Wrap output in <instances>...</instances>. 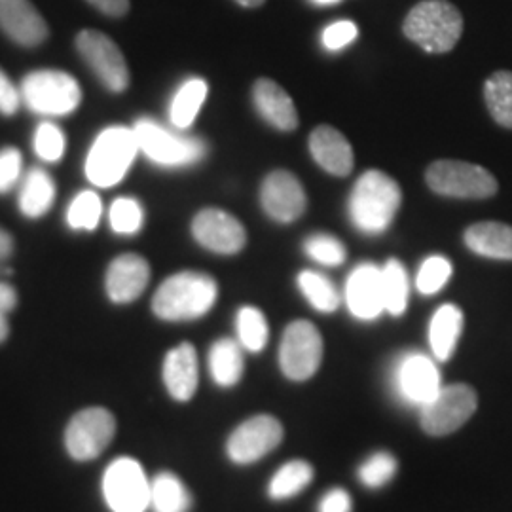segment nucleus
<instances>
[{
    "mask_svg": "<svg viewBox=\"0 0 512 512\" xmlns=\"http://www.w3.org/2000/svg\"><path fill=\"white\" fill-rule=\"evenodd\" d=\"M353 503L346 490L342 488H332L330 492L323 495L319 503V512H351Z\"/></svg>",
    "mask_w": 512,
    "mask_h": 512,
    "instance_id": "43",
    "label": "nucleus"
},
{
    "mask_svg": "<svg viewBox=\"0 0 512 512\" xmlns=\"http://www.w3.org/2000/svg\"><path fill=\"white\" fill-rule=\"evenodd\" d=\"M463 330V311L454 304H446L437 310L429 327V344L439 361H448L458 346Z\"/></svg>",
    "mask_w": 512,
    "mask_h": 512,
    "instance_id": "25",
    "label": "nucleus"
},
{
    "mask_svg": "<svg viewBox=\"0 0 512 512\" xmlns=\"http://www.w3.org/2000/svg\"><path fill=\"white\" fill-rule=\"evenodd\" d=\"M192 495L173 473H160L150 480V509L154 512H188Z\"/></svg>",
    "mask_w": 512,
    "mask_h": 512,
    "instance_id": "27",
    "label": "nucleus"
},
{
    "mask_svg": "<svg viewBox=\"0 0 512 512\" xmlns=\"http://www.w3.org/2000/svg\"><path fill=\"white\" fill-rule=\"evenodd\" d=\"M349 311L363 321L376 319L384 310L382 270L374 264H361L349 275L346 287Z\"/></svg>",
    "mask_w": 512,
    "mask_h": 512,
    "instance_id": "19",
    "label": "nucleus"
},
{
    "mask_svg": "<svg viewBox=\"0 0 512 512\" xmlns=\"http://www.w3.org/2000/svg\"><path fill=\"white\" fill-rule=\"evenodd\" d=\"M323 361V338L310 321H294L281 340L279 365L293 382H306Z\"/></svg>",
    "mask_w": 512,
    "mask_h": 512,
    "instance_id": "10",
    "label": "nucleus"
},
{
    "mask_svg": "<svg viewBox=\"0 0 512 512\" xmlns=\"http://www.w3.org/2000/svg\"><path fill=\"white\" fill-rule=\"evenodd\" d=\"M357 25L353 21H334L323 31V44L330 52L342 50L357 38Z\"/></svg>",
    "mask_w": 512,
    "mask_h": 512,
    "instance_id": "41",
    "label": "nucleus"
},
{
    "mask_svg": "<svg viewBox=\"0 0 512 512\" xmlns=\"http://www.w3.org/2000/svg\"><path fill=\"white\" fill-rule=\"evenodd\" d=\"M238 4L241 6H245V8H258V6H262L266 0H236Z\"/></svg>",
    "mask_w": 512,
    "mask_h": 512,
    "instance_id": "48",
    "label": "nucleus"
},
{
    "mask_svg": "<svg viewBox=\"0 0 512 512\" xmlns=\"http://www.w3.org/2000/svg\"><path fill=\"white\" fill-rule=\"evenodd\" d=\"M393 387L404 404L421 408L433 401L442 387L437 365L420 353L406 355L395 366Z\"/></svg>",
    "mask_w": 512,
    "mask_h": 512,
    "instance_id": "14",
    "label": "nucleus"
},
{
    "mask_svg": "<svg viewBox=\"0 0 512 512\" xmlns=\"http://www.w3.org/2000/svg\"><path fill=\"white\" fill-rule=\"evenodd\" d=\"M484 99L494 116L495 122L503 128L512 129V73L497 71L484 84Z\"/></svg>",
    "mask_w": 512,
    "mask_h": 512,
    "instance_id": "30",
    "label": "nucleus"
},
{
    "mask_svg": "<svg viewBox=\"0 0 512 512\" xmlns=\"http://www.w3.org/2000/svg\"><path fill=\"white\" fill-rule=\"evenodd\" d=\"M425 181L435 194L459 200H488L499 188L488 169L461 160L433 162L425 173Z\"/></svg>",
    "mask_w": 512,
    "mask_h": 512,
    "instance_id": "5",
    "label": "nucleus"
},
{
    "mask_svg": "<svg viewBox=\"0 0 512 512\" xmlns=\"http://www.w3.org/2000/svg\"><path fill=\"white\" fill-rule=\"evenodd\" d=\"M311 478H313V467L308 461H302V459L289 461L272 476L268 495L275 501L291 499L310 486Z\"/></svg>",
    "mask_w": 512,
    "mask_h": 512,
    "instance_id": "29",
    "label": "nucleus"
},
{
    "mask_svg": "<svg viewBox=\"0 0 512 512\" xmlns=\"http://www.w3.org/2000/svg\"><path fill=\"white\" fill-rule=\"evenodd\" d=\"M450 277L452 264L444 256H431L421 264L416 285L421 294H437L446 287Z\"/></svg>",
    "mask_w": 512,
    "mask_h": 512,
    "instance_id": "37",
    "label": "nucleus"
},
{
    "mask_svg": "<svg viewBox=\"0 0 512 512\" xmlns=\"http://www.w3.org/2000/svg\"><path fill=\"white\" fill-rule=\"evenodd\" d=\"M313 2H317V4H334L338 0H313Z\"/></svg>",
    "mask_w": 512,
    "mask_h": 512,
    "instance_id": "49",
    "label": "nucleus"
},
{
    "mask_svg": "<svg viewBox=\"0 0 512 512\" xmlns=\"http://www.w3.org/2000/svg\"><path fill=\"white\" fill-rule=\"evenodd\" d=\"M207 97V84L202 78H192L188 82H184L179 88V92L175 93L171 109H169V118L171 124L177 129H188L198 112L202 109L203 101Z\"/></svg>",
    "mask_w": 512,
    "mask_h": 512,
    "instance_id": "28",
    "label": "nucleus"
},
{
    "mask_svg": "<svg viewBox=\"0 0 512 512\" xmlns=\"http://www.w3.org/2000/svg\"><path fill=\"white\" fill-rule=\"evenodd\" d=\"M209 370L220 387H234L241 380L245 361L241 344L230 338H222L209 351Z\"/></svg>",
    "mask_w": 512,
    "mask_h": 512,
    "instance_id": "26",
    "label": "nucleus"
},
{
    "mask_svg": "<svg viewBox=\"0 0 512 512\" xmlns=\"http://www.w3.org/2000/svg\"><path fill=\"white\" fill-rule=\"evenodd\" d=\"M139 150L133 128L112 126L99 133L86 160V177L99 188L120 183Z\"/></svg>",
    "mask_w": 512,
    "mask_h": 512,
    "instance_id": "4",
    "label": "nucleus"
},
{
    "mask_svg": "<svg viewBox=\"0 0 512 512\" xmlns=\"http://www.w3.org/2000/svg\"><path fill=\"white\" fill-rule=\"evenodd\" d=\"M403 33L429 54H446L463 35V16L448 0H423L404 18Z\"/></svg>",
    "mask_w": 512,
    "mask_h": 512,
    "instance_id": "3",
    "label": "nucleus"
},
{
    "mask_svg": "<svg viewBox=\"0 0 512 512\" xmlns=\"http://www.w3.org/2000/svg\"><path fill=\"white\" fill-rule=\"evenodd\" d=\"M465 245L476 255L512 260V226L503 222H476L465 230Z\"/></svg>",
    "mask_w": 512,
    "mask_h": 512,
    "instance_id": "23",
    "label": "nucleus"
},
{
    "mask_svg": "<svg viewBox=\"0 0 512 512\" xmlns=\"http://www.w3.org/2000/svg\"><path fill=\"white\" fill-rule=\"evenodd\" d=\"M21 101L37 114L65 116L73 112L82 99V92L73 76L63 71H33L21 82Z\"/></svg>",
    "mask_w": 512,
    "mask_h": 512,
    "instance_id": "6",
    "label": "nucleus"
},
{
    "mask_svg": "<svg viewBox=\"0 0 512 512\" xmlns=\"http://www.w3.org/2000/svg\"><path fill=\"white\" fill-rule=\"evenodd\" d=\"M255 105L260 116L275 129L294 131L298 128V110L293 97L270 78L256 80L253 88Z\"/></svg>",
    "mask_w": 512,
    "mask_h": 512,
    "instance_id": "22",
    "label": "nucleus"
},
{
    "mask_svg": "<svg viewBox=\"0 0 512 512\" xmlns=\"http://www.w3.org/2000/svg\"><path fill=\"white\" fill-rule=\"evenodd\" d=\"M76 48L107 90L114 93L128 90V63L112 38L86 29L76 37Z\"/></svg>",
    "mask_w": 512,
    "mask_h": 512,
    "instance_id": "12",
    "label": "nucleus"
},
{
    "mask_svg": "<svg viewBox=\"0 0 512 512\" xmlns=\"http://www.w3.org/2000/svg\"><path fill=\"white\" fill-rule=\"evenodd\" d=\"M101 213V198L92 190H84L69 205L67 222L73 230H95L101 220Z\"/></svg>",
    "mask_w": 512,
    "mask_h": 512,
    "instance_id": "34",
    "label": "nucleus"
},
{
    "mask_svg": "<svg viewBox=\"0 0 512 512\" xmlns=\"http://www.w3.org/2000/svg\"><path fill=\"white\" fill-rule=\"evenodd\" d=\"M217 281L202 272H181L167 277L152 298V311L164 321H194L215 306Z\"/></svg>",
    "mask_w": 512,
    "mask_h": 512,
    "instance_id": "1",
    "label": "nucleus"
},
{
    "mask_svg": "<svg viewBox=\"0 0 512 512\" xmlns=\"http://www.w3.org/2000/svg\"><path fill=\"white\" fill-rule=\"evenodd\" d=\"M384 310L391 315H403L408 306V275L399 260H389L382 270Z\"/></svg>",
    "mask_w": 512,
    "mask_h": 512,
    "instance_id": "31",
    "label": "nucleus"
},
{
    "mask_svg": "<svg viewBox=\"0 0 512 512\" xmlns=\"http://www.w3.org/2000/svg\"><path fill=\"white\" fill-rule=\"evenodd\" d=\"M401 186L384 171L372 169L361 175L349 198V215L359 230L380 234L393 222L401 207Z\"/></svg>",
    "mask_w": 512,
    "mask_h": 512,
    "instance_id": "2",
    "label": "nucleus"
},
{
    "mask_svg": "<svg viewBox=\"0 0 512 512\" xmlns=\"http://www.w3.org/2000/svg\"><path fill=\"white\" fill-rule=\"evenodd\" d=\"M18 306V293L8 283L0 281V313L8 315L10 311Z\"/></svg>",
    "mask_w": 512,
    "mask_h": 512,
    "instance_id": "45",
    "label": "nucleus"
},
{
    "mask_svg": "<svg viewBox=\"0 0 512 512\" xmlns=\"http://www.w3.org/2000/svg\"><path fill=\"white\" fill-rule=\"evenodd\" d=\"M21 177V154L16 148L0 150V194H6L14 188Z\"/></svg>",
    "mask_w": 512,
    "mask_h": 512,
    "instance_id": "40",
    "label": "nucleus"
},
{
    "mask_svg": "<svg viewBox=\"0 0 512 512\" xmlns=\"http://www.w3.org/2000/svg\"><path fill=\"white\" fill-rule=\"evenodd\" d=\"M12 253H14V239L6 230L0 228V262L10 258Z\"/></svg>",
    "mask_w": 512,
    "mask_h": 512,
    "instance_id": "46",
    "label": "nucleus"
},
{
    "mask_svg": "<svg viewBox=\"0 0 512 512\" xmlns=\"http://www.w3.org/2000/svg\"><path fill=\"white\" fill-rule=\"evenodd\" d=\"M150 266L143 256L126 253L114 258L107 270V294L114 304H129L145 293Z\"/></svg>",
    "mask_w": 512,
    "mask_h": 512,
    "instance_id": "18",
    "label": "nucleus"
},
{
    "mask_svg": "<svg viewBox=\"0 0 512 512\" xmlns=\"http://www.w3.org/2000/svg\"><path fill=\"white\" fill-rule=\"evenodd\" d=\"M306 253L319 264L325 266H340L346 260V247L340 239L332 238L329 234H315L304 243Z\"/></svg>",
    "mask_w": 512,
    "mask_h": 512,
    "instance_id": "38",
    "label": "nucleus"
},
{
    "mask_svg": "<svg viewBox=\"0 0 512 512\" xmlns=\"http://www.w3.org/2000/svg\"><path fill=\"white\" fill-rule=\"evenodd\" d=\"M298 287L315 310L332 313L340 306V294L325 275L306 270L298 275Z\"/></svg>",
    "mask_w": 512,
    "mask_h": 512,
    "instance_id": "32",
    "label": "nucleus"
},
{
    "mask_svg": "<svg viewBox=\"0 0 512 512\" xmlns=\"http://www.w3.org/2000/svg\"><path fill=\"white\" fill-rule=\"evenodd\" d=\"M236 327H238V338L241 348L258 353L266 348L268 344V323L264 313L251 306H245L238 311V319H236Z\"/></svg>",
    "mask_w": 512,
    "mask_h": 512,
    "instance_id": "33",
    "label": "nucleus"
},
{
    "mask_svg": "<svg viewBox=\"0 0 512 512\" xmlns=\"http://www.w3.org/2000/svg\"><path fill=\"white\" fill-rule=\"evenodd\" d=\"M35 152L44 162H57L65 152V135L52 122H42L35 133Z\"/></svg>",
    "mask_w": 512,
    "mask_h": 512,
    "instance_id": "39",
    "label": "nucleus"
},
{
    "mask_svg": "<svg viewBox=\"0 0 512 512\" xmlns=\"http://www.w3.org/2000/svg\"><path fill=\"white\" fill-rule=\"evenodd\" d=\"M313 160L330 175L346 177L353 171V148L342 131L330 126H319L310 135Z\"/></svg>",
    "mask_w": 512,
    "mask_h": 512,
    "instance_id": "21",
    "label": "nucleus"
},
{
    "mask_svg": "<svg viewBox=\"0 0 512 512\" xmlns=\"http://www.w3.org/2000/svg\"><path fill=\"white\" fill-rule=\"evenodd\" d=\"M19 103H21V92L0 69V112L4 116H12L18 112Z\"/></svg>",
    "mask_w": 512,
    "mask_h": 512,
    "instance_id": "42",
    "label": "nucleus"
},
{
    "mask_svg": "<svg viewBox=\"0 0 512 512\" xmlns=\"http://www.w3.org/2000/svg\"><path fill=\"white\" fill-rule=\"evenodd\" d=\"M0 29L25 48L48 38V25L31 0H0Z\"/></svg>",
    "mask_w": 512,
    "mask_h": 512,
    "instance_id": "17",
    "label": "nucleus"
},
{
    "mask_svg": "<svg viewBox=\"0 0 512 512\" xmlns=\"http://www.w3.org/2000/svg\"><path fill=\"white\" fill-rule=\"evenodd\" d=\"M114 433L116 420L107 408H84L67 425L65 448L76 461H92L105 452Z\"/></svg>",
    "mask_w": 512,
    "mask_h": 512,
    "instance_id": "11",
    "label": "nucleus"
},
{
    "mask_svg": "<svg viewBox=\"0 0 512 512\" xmlns=\"http://www.w3.org/2000/svg\"><path fill=\"white\" fill-rule=\"evenodd\" d=\"M260 203L270 219L289 224L304 215L308 198L296 175L279 169L264 179Z\"/></svg>",
    "mask_w": 512,
    "mask_h": 512,
    "instance_id": "16",
    "label": "nucleus"
},
{
    "mask_svg": "<svg viewBox=\"0 0 512 512\" xmlns=\"http://www.w3.org/2000/svg\"><path fill=\"white\" fill-rule=\"evenodd\" d=\"M103 497L112 512H147L150 509V480L139 461L114 459L103 475Z\"/></svg>",
    "mask_w": 512,
    "mask_h": 512,
    "instance_id": "9",
    "label": "nucleus"
},
{
    "mask_svg": "<svg viewBox=\"0 0 512 512\" xmlns=\"http://www.w3.org/2000/svg\"><path fill=\"white\" fill-rule=\"evenodd\" d=\"M110 226L116 234H122V236H131V234H137L143 226V219H145V213H143V207L141 203L133 198H118L112 203L109 213Z\"/></svg>",
    "mask_w": 512,
    "mask_h": 512,
    "instance_id": "35",
    "label": "nucleus"
},
{
    "mask_svg": "<svg viewBox=\"0 0 512 512\" xmlns=\"http://www.w3.org/2000/svg\"><path fill=\"white\" fill-rule=\"evenodd\" d=\"M478 397L467 384L440 387L433 401L420 408L421 429L433 437H446L463 427L476 412Z\"/></svg>",
    "mask_w": 512,
    "mask_h": 512,
    "instance_id": "8",
    "label": "nucleus"
},
{
    "mask_svg": "<svg viewBox=\"0 0 512 512\" xmlns=\"http://www.w3.org/2000/svg\"><path fill=\"white\" fill-rule=\"evenodd\" d=\"M198 380V353L192 344L184 342L165 355L164 384L175 401H190L198 389Z\"/></svg>",
    "mask_w": 512,
    "mask_h": 512,
    "instance_id": "20",
    "label": "nucleus"
},
{
    "mask_svg": "<svg viewBox=\"0 0 512 512\" xmlns=\"http://www.w3.org/2000/svg\"><path fill=\"white\" fill-rule=\"evenodd\" d=\"M397 459L389 452H376L359 467V480L366 488H382L393 476L397 475Z\"/></svg>",
    "mask_w": 512,
    "mask_h": 512,
    "instance_id": "36",
    "label": "nucleus"
},
{
    "mask_svg": "<svg viewBox=\"0 0 512 512\" xmlns=\"http://www.w3.org/2000/svg\"><path fill=\"white\" fill-rule=\"evenodd\" d=\"M54 200V179L44 169H29L19 186L18 202L21 213L29 219H40L52 209Z\"/></svg>",
    "mask_w": 512,
    "mask_h": 512,
    "instance_id": "24",
    "label": "nucleus"
},
{
    "mask_svg": "<svg viewBox=\"0 0 512 512\" xmlns=\"http://www.w3.org/2000/svg\"><path fill=\"white\" fill-rule=\"evenodd\" d=\"M192 234L202 247L219 255H236L247 243L243 224L234 215L215 207L203 209L194 217Z\"/></svg>",
    "mask_w": 512,
    "mask_h": 512,
    "instance_id": "15",
    "label": "nucleus"
},
{
    "mask_svg": "<svg viewBox=\"0 0 512 512\" xmlns=\"http://www.w3.org/2000/svg\"><path fill=\"white\" fill-rule=\"evenodd\" d=\"M133 133L139 150H143L154 164L167 167L196 164L207 152L202 139L173 133L150 118H139Z\"/></svg>",
    "mask_w": 512,
    "mask_h": 512,
    "instance_id": "7",
    "label": "nucleus"
},
{
    "mask_svg": "<svg viewBox=\"0 0 512 512\" xmlns=\"http://www.w3.org/2000/svg\"><path fill=\"white\" fill-rule=\"evenodd\" d=\"M8 334H10L8 319H6V315H2V313H0V344L8 338Z\"/></svg>",
    "mask_w": 512,
    "mask_h": 512,
    "instance_id": "47",
    "label": "nucleus"
},
{
    "mask_svg": "<svg viewBox=\"0 0 512 512\" xmlns=\"http://www.w3.org/2000/svg\"><path fill=\"white\" fill-rule=\"evenodd\" d=\"M99 12L110 18H122L129 10V0H88Z\"/></svg>",
    "mask_w": 512,
    "mask_h": 512,
    "instance_id": "44",
    "label": "nucleus"
},
{
    "mask_svg": "<svg viewBox=\"0 0 512 512\" xmlns=\"http://www.w3.org/2000/svg\"><path fill=\"white\" fill-rule=\"evenodd\" d=\"M283 440V427L274 416L260 414L243 421L230 435L226 452L238 465H251L268 456Z\"/></svg>",
    "mask_w": 512,
    "mask_h": 512,
    "instance_id": "13",
    "label": "nucleus"
}]
</instances>
